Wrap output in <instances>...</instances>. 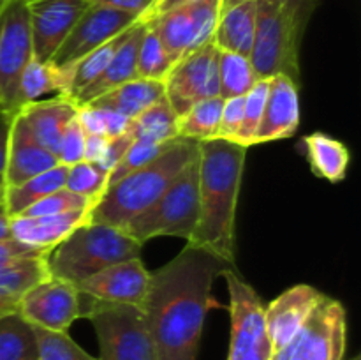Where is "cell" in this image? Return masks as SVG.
<instances>
[{"instance_id": "cell-33", "label": "cell", "mask_w": 361, "mask_h": 360, "mask_svg": "<svg viewBox=\"0 0 361 360\" xmlns=\"http://www.w3.org/2000/svg\"><path fill=\"white\" fill-rule=\"evenodd\" d=\"M129 28H127V30H129ZM126 32H122L120 35L113 37L111 41L104 42V44L99 46L97 49H94L92 53L85 55L83 59L74 66L73 76H71L69 95H67V97L73 99L78 92L87 88L92 81H95L99 76H101L102 71H104L106 67H108V64L111 62L113 55L116 53L118 46L122 44L123 37H126Z\"/></svg>"}, {"instance_id": "cell-16", "label": "cell", "mask_w": 361, "mask_h": 360, "mask_svg": "<svg viewBox=\"0 0 361 360\" xmlns=\"http://www.w3.org/2000/svg\"><path fill=\"white\" fill-rule=\"evenodd\" d=\"M150 272L141 258L120 261L102 268L97 274L78 282L80 295L101 304H126L143 307L147 299Z\"/></svg>"}, {"instance_id": "cell-29", "label": "cell", "mask_w": 361, "mask_h": 360, "mask_svg": "<svg viewBox=\"0 0 361 360\" xmlns=\"http://www.w3.org/2000/svg\"><path fill=\"white\" fill-rule=\"evenodd\" d=\"M0 360H39L34 327L18 311L0 318Z\"/></svg>"}, {"instance_id": "cell-28", "label": "cell", "mask_w": 361, "mask_h": 360, "mask_svg": "<svg viewBox=\"0 0 361 360\" xmlns=\"http://www.w3.org/2000/svg\"><path fill=\"white\" fill-rule=\"evenodd\" d=\"M71 78L66 73L53 67L49 62H39L32 56L25 66L20 76V87H18V102L20 108L27 102L39 101L44 94L69 95Z\"/></svg>"}, {"instance_id": "cell-14", "label": "cell", "mask_w": 361, "mask_h": 360, "mask_svg": "<svg viewBox=\"0 0 361 360\" xmlns=\"http://www.w3.org/2000/svg\"><path fill=\"white\" fill-rule=\"evenodd\" d=\"M18 313L32 327L67 332L80 318V292L73 282L48 277L23 293Z\"/></svg>"}, {"instance_id": "cell-9", "label": "cell", "mask_w": 361, "mask_h": 360, "mask_svg": "<svg viewBox=\"0 0 361 360\" xmlns=\"http://www.w3.org/2000/svg\"><path fill=\"white\" fill-rule=\"evenodd\" d=\"M348 318L337 299L324 295L298 334L271 360H345Z\"/></svg>"}, {"instance_id": "cell-1", "label": "cell", "mask_w": 361, "mask_h": 360, "mask_svg": "<svg viewBox=\"0 0 361 360\" xmlns=\"http://www.w3.org/2000/svg\"><path fill=\"white\" fill-rule=\"evenodd\" d=\"M231 265L187 246L176 258L150 272L143 313L159 360H196L212 284Z\"/></svg>"}, {"instance_id": "cell-15", "label": "cell", "mask_w": 361, "mask_h": 360, "mask_svg": "<svg viewBox=\"0 0 361 360\" xmlns=\"http://www.w3.org/2000/svg\"><path fill=\"white\" fill-rule=\"evenodd\" d=\"M92 0H32L30 13L32 56L39 62H49L56 49L69 35Z\"/></svg>"}, {"instance_id": "cell-37", "label": "cell", "mask_w": 361, "mask_h": 360, "mask_svg": "<svg viewBox=\"0 0 361 360\" xmlns=\"http://www.w3.org/2000/svg\"><path fill=\"white\" fill-rule=\"evenodd\" d=\"M39 360H99L88 355L67 332H51L34 327Z\"/></svg>"}, {"instance_id": "cell-26", "label": "cell", "mask_w": 361, "mask_h": 360, "mask_svg": "<svg viewBox=\"0 0 361 360\" xmlns=\"http://www.w3.org/2000/svg\"><path fill=\"white\" fill-rule=\"evenodd\" d=\"M127 134L133 140L157 145L178 140V116L173 112L166 95H162L143 113L134 116L127 127Z\"/></svg>"}, {"instance_id": "cell-30", "label": "cell", "mask_w": 361, "mask_h": 360, "mask_svg": "<svg viewBox=\"0 0 361 360\" xmlns=\"http://www.w3.org/2000/svg\"><path fill=\"white\" fill-rule=\"evenodd\" d=\"M46 258H28L7 267H0V300L18 302L25 292L37 282L51 277Z\"/></svg>"}, {"instance_id": "cell-23", "label": "cell", "mask_w": 361, "mask_h": 360, "mask_svg": "<svg viewBox=\"0 0 361 360\" xmlns=\"http://www.w3.org/2000/svg\"><path fill=\"white\" fill-rule=\"evenodd\" d=\"M257 0L236 6L219 14L214 32V44L222 52L249 56L256 32Z\"/></svg>"}, {"instance_id": "cell-24", "label": "cell", "mask_w": 361, "mask_h": 360, "mask_svg": "<svg viewBox=\"0 0 361 360\" xmlns=\"http://www.w3.org/2000/svg\"><path fill=\"white\" fill-rule=\"evenodd\" d=\"M162 95H164V81L134 78V80L106 92L104 95L94 99L88 104L113 109V112L133 120L134 116H137L145 109L150 108L154 102H157Z\"/></svg>"}, {"instance_id": "cell-56", "label": "cell", "mask_w": 361, "mask_h": 360, "mask_svg": "<svg viewBox=\"0 0 361 360\" xmlns=\"http://www.w3.org/2000/svg\"><path fill=\"white\" fill-rule=\"evenodd\" d=\"M0 106H2V97H0Z\"/></svg>"}, {"instance_id": "cell-6", "label": "cell", "mask_w": 361, "mask_h": 360, "mask_svg": "<svg viewBox=\"0 0 361 360\" xmlns=\"http://www.w3.org/2000/svg\"><path fill=\"white\" fill-rule=\"evenodd\" d=\"M80 318L90 320L99 341V360H159L141 307L101 304L80 295Z\"/></svg>"}, {"instance_id": "cell-43", "label": "cell", "mask_w": 361, "mask_h": 360, "mask_svg": "<svg viewBox=\"0 0 361 360\" xmlns=\"http://www.w3.org/2000/svg\"><path fill=\"white\" fill-rule=\"evenodd\" d=\"M130 143H133V138H130L127 133L120 134V136H115V138H109L101 161L94 162V164L97 166L104 175L109 176V173H111L113 168L118 164L120 159L123 157V154H126V150L129 148Z\"/></svg>"}, {"instance_id": "cell-11", "label": "cell", "mask_w": 361, "mask_h": 360, "mask_svg": "<svg viewBox=\"0 0 361 360\" xmlns=\"http://www.w3.org/2000/svg\"><path fill=\"white\" fill-rule=\"evenodd\" d=\"M164 95L176 116L207 99L221 95L219 48L214 41L182 56L164 78Z\"/></svg>"}, {"instance_id": "cell-3", "label": "cell", "mask_w": 361, "mask_h": 360, "mask_svg": "<svg viewBox=\"0 0 361 360\" xmlns=\"http://www.w3.org/2000/svg\"><path fill=\"white\" fill-rule=\"evenodd\" d=\"M197 154V141L185 138L171 141L157 159L106 187L101 200L90 210V221L123 228L130 219L154 205Z\"/></svg>"}, {"instance_id": "cell-20", "label": "cell", "mask_w": 361, "mask_h": 360, "mask_svg": "<svg viewBox=\"0 0 361 360\" xmlns=\"http://www.w3.org/2000/svg\"><path fill=\"white\" fill-rule=\"evenodd\" d=\"M16 113L23 120L30 136L41 147L56 155L60 138L67 124L78 115V106L66 95H55L44 101L27 102Z\"/></svg>"}, {"instance_id": "cell-25", "label": "cell", "mask_w": 361, "mask_h": 360, "mask_svg": "<svg viewBox=\"0 0 361 360\" xmlns=\"http://www.w3.org/2000/svg\"><path fill=\"white\" fill-rule=\"evenodd\" d=\"M310 168L321 179L337 184L345 179L351 162V152L342 141L324 133H312L303 138Z\"/></svg>"}, {"instance_id": "cell-41", "label": "cell", "mask_w": 361, "mask_h": 360, "mask_svg": "<svg viewBox=\"0 0 361 360\" xmlns=\"http://www.w3.org/2000/svg\"><path fill=\"white\" fill-rule=\"evenodd\" d=\"M242 119H243V95L242 97L224 99L221 124H219L217 140L235 141L236 134H238L240 131V126H242Z\"/></svg>"}, {"instance_id": "cell-55", "label": "cell", "mask_w": 361, "mask_h": 360, "mask_svg": "<svg viewBox=\"0 0 361 360\" xmlns=\"http://www.w3.org/2000/svg\"><path fill=\"white\" fill-rule=\"evenodd\" d=\"M6 2H7V0H0V7H2Z\"/></svg>"}, {"instance_id": "cell-10", "label": "cell", "mask_w": 361, "mask_h": 360, "mask_svg": "<svg viewBox=\"0 0 361 360\" xmlns=\"http://www.w3.org/2000/svg\"><path fill=\"white\" fill-rule=\"evenodd\" d=\"M32 59L28 0H7L0 7V97L2 106L16 113L18 87L25 66Z\"/></svg>"}, {"instance_id": "cell-21", "label": "cell", "mask_w": 361, "mask_h": 360, "mask_svg": "<svg viewBox=\"0 0 361 360\" xmlns=\"http://www.w3.org/2000/svg\"><path fill=\"white\" fill-rule=\"evenodd\" d=\"M90 221V210H74L56 215H16L11 217V235L25 246L49 251L66 240L81 224Z\"/></svg>"}, {"instance_id": "cell-48", "label": "cell", "mask_w": 361, "mask_h": 360, "mask_svg": "<svg viewBox=\"0 0 361 360\" xmlns=\"http://www.w3.org/2000/svg\"><path fill=\"white\" fill-rule=\"evenodd\" d=\"M109 138L99 136V134H87L85 136V155L83 161L88 162H99L101 161L102 154L106 150Z\"/></svg>"}, {"instance_id": "cell-27", "label": "cell", "mask_w": 361, "mask_h": 360, "mask_svg": "<svg viewBox=\"0 0 361 360\" xmlns=\"http://www.w3.org/2000/svg\"><path fill=\"white\" fill-rule=\"evenodd\" d=\"M66 179L67 166L59 164L55 168L48 169V172L39 173V175L25 180L20 186L6 187L4 205H6L9 217H16V215L23 214L35 201L42 200V198L55 193V191L63 189L66 187Z\"/></svg>"}, {"instance_id": "cell-57", "label": "cell", "mask_w": 361, "mask_h": 360, "mask_svg": "<svg viewBox=\"0 0 361 360\" xmlns=\"http://www.w3.org/2000/svg\"><path fill=\"white\" fill-rule=\"evenodd\" d=\"M28 2H32V0H28Z\"/></svg>"}, {"instance_id": "cell-51", "label": "cell", "mask_w": 361, "mask_h": 360, "mask_svg": "<svg viewBox=\"0 0 361 360\" xmlns=\"http://www.w3.org/2000/svg\"><path fill=\"white\" fill-rule=\"evenodd\" d=\"M245 2H252V0H219V14L226 13V11L233 9L236 6H242Z\"/></svg>"}, {"instance_id": "cell-40", "label": "cell", "mask_w": 361, "mask_h": 360, "mask_svg": "<svg viewBox=\"0 0 361 360\" xmlns=\"http://www.w3.org/2000/svg\"><path fill=\"white\" fill-rule=\"evenodd\" d=\"M85 129L81 127L78 115L67 124L66 131H63L62 138L59 143V152H56V159L60 164L73 166L76 162L83 161L85 155Z\"/></svg>"}, {"instance_id": "cell-46", "label": "cell", "mask_w": 361, "mask_h": 360, "mask_svg": "<svg viewBox=\"0 0 361 360\" xmlns=\"http://www.w3.org/2000/svg\"><path fill=\"white\" fill-rule=\"evenodd\" d=\"M95 108H97V106H95ZM101 112H102V119H104L106 138H115V136H120V134L127 133V127H129V122H130L127 116L120 115V113L113 112V109H108V108H101Z\"/></svg>"}, {"instance_id": "cell-53", "label": "cell", "mask_w": 361, "mask_h": 360, "mask_svg": "<svg viewBox=\"0 0 361 360\" xmlns=\"http://www.w3.org/2000/svg\"><path fill=\"white\" fill-rule=\"evenodd\" d=\"M4 196H6V182H4V176H0V203L4 201Z\"/></svg>"}, {"instance_id": "cell-7", "label": "cell", "mask_w": 361, "mask_h": 360, "mask_svg": "<svg viewBox=\"0 0 361 360\" xmlns=\"http://www.w3.org/2000/svg\"><path fill=\"white\" fill-rule=\"evenodd\" d=\"M302 37L284 11L268 0H257L256 32L249 55L257 80H270L282 74L300 83Z\"/></svg>"}, {"instance_id": "cell-2", "label": "cell", "mask_w": 361, "mask_h": 360, "mask_svg": "<svg viewBox=\"0 0 361 360\" xmlns=\"http://www.w3.org/2000/svg\"><path fill=\"white\" fill-rule=\"evenodd\" d=\"M249 148L226 140L200 143V217L187 246L235 263V221Z\"/></svg>"}, {"instance_id": "cell-31", "label": "cell", "mask_w": 361, "mask_h": 360, "mask_svg": "<svg viewBox=\"0 0 361 360\" xmlns=\"http://www.w3.org/2000/svg\"><path fill=\"white\" fill-rule=\"evenodd\" d=\"M222 106H224V99L217 95L187 109L182 116H178V138L194 140L197 143L217 140Z\"/></svg>"}, {"instance_id": "cell-39", "label": "cell", "mask_w": 361, "mask_h": 360, "mask_svg": "<svg viewBox=\"0 0 361 360\" xmlns=\"http://www.w3.org/2000/svg\"><path fill=\"white\" fill-rule=\"evenodd\" d=\"M171 143V141H169ZM169 143L157 145V143H148V141H137L133 140V143L129 145V148L126 150L123 157L120 159L118 164L113 168V172L108 176V186L118 182L123 176H127L129 173L136 172V169L143 168L145 164L152 162L154 159H157L162 152L168 148Z\"/></svg>"}, {"instance_id": "cell-54", "label": "cell", "mask_w": 361, "mask_h": 360, "mask_svg": "<svg viewBox=\"0 0 361 360\" xmlns=\"http://www.w3.org/2000/svg\"><path fill=\"white\" fill-rule=\"evenodd\" d=\"M351 360H361V356H360V355H356V356H353Z\"/></svg>"}, {"instance_id": "cell-38", "label": "cell", "mask_w": 361, "mask_h": 360, "mask_svg": "<svg viewBox=\"0 0 361 360\" xmlns=\"http://www.w3.org/2000/svg\"><path fill=\"white\" fill-rule=\"evenodd\" d=\"M94 205V201L88 200V198L71 193V191H67L66 187H63V189L55 191V193L48 194V196H44L42 200L35 201L34 205H30V207L20 215H30V217H35V215H56L74 210H92Z\"/></svg>"}, {"instance_id": "cell-45", "label": "cell", "mask_w": 361, "mask_h": 360, "mask_svg": "<svg viewBox=\"0 0 361 360\" xmlns=\"http://www.w3.org/2000/svg\"><path fill=\"white\" fill-rule=\"evenodd\" d=\"M92 2L102 4V6L123 11V13L134 14V16H137L140 20H143V16L152 9L155 0H92Z\"/></svg>"}, {"instance_id": "cell-13", "label": "cell", "mask_w": 361, "mask_h": 360, "mask_svg": "<svg viewBox=\"0 0 361 360\" xmlns=\"http://www.w3.org/2000/svg\"><path fill=\"white\" fill-rule=\"evenodd\" d=\"M219 20V0H196L145 21L175 62L212 41Z\"/></svg>"}, {"instance_id": "cell-44", "label": "cell", "mask_w": 361, "mask_h": 360, "mask_svg": "<svg viewBox=\"0 0 361 360\" xmlns=\"http://www.w3.org/2000/svg\"><path fill=\"white\" fill-rule=\"evenodd\" d=\"M48 256L46 251H39L35 247L25 246V244L18 242V240L9 239L0 242V267H7L16 261L28 260V258H41Z\"/></svg>"}, {"instance_id": "cell-17", "label": "cell", "mask_w": 361, "mask_h": 360, "mask_svg": "<svg viewBox=\"0 0 361 360\" xmlns=\"http://www.w3.org/2000/svg\"><path fill=\"white\" fill-rule=\"evenodd\" d=\"M324 293L310 284H296L264 307V321L274 352L288 344L305 325Z\"/></svg>"}, {"instance_id": "cell-5", "label": "cell", "mask_w": 361, "mask_h": 360, "mask_svg": "<svg viewBox=\"0 0 361 360\" xmlns=\"http://www.w3.org/2000/svg\"><path fill=\"white\" fill-rule=\"evenodd\" d=\"M200 217V154L180 172L154 205L130 219L123 232L143 246L157 236L189 240Z\"/></svg>"}, {"instance_id": "cell-32", "label": "cell", "mask_w": 361, "mask_h": 360, "mask_svg": "<svg viewBox=\"0 0 361 360\" xmlns=\"http://www.w3.org/2000/svg\"><path fill=\"white\" fill-rule=\"evenodd\" d=\"M257 81L249 56L219 49V87L222 99L242 97Z\"/></svg>"}, {"instance_id": "cell-22", "label": "cell", "mask_w": 361, "mask_h": 360, "mask_svg": "<svg viewBox=\"0 0 361 360\" xmlns=\"http://www.w3.org/2000/svg\"><path fill=\"white\" fill-rule=\"evenodd\" d=\"M145 27H147V23L140 20L126 32V37H123L122 44L118 46L116 53L113 55L111 62H109L108 67L102 71L101 76L95 81H92L87 88L78 92V94L71 99L78 108L88 104V102H92L94 99L101 97V95L113 90V88H116L118 85H123L127 83V81L137 78V49H140V42L141 37H143Z\"/></svg>"}, {"instance_id": "cell-4", "label": "cell", "mask_w": 361, "mask_h": 360, "mask_svg": "<svg viewBox=\"0 0 361 360\" xmlns=\"http://www.w3.org/2000/svg\"><path fill=\"white\" fill-rule=\"evenodd\" d=\"M141 247L122 228L88 221L53 247L46 263L51 277L78 284L109 265L141 258Z\"/></svg>"}, {"instance_id": "cell-49", "label": "cell", "mask_w": 361, "mask_h": 360, "mask_svg": "<svg viewBox=\"0 0 361 360\" xmlns=\"http://www.w3.org/2000/svg\"><path fill=\"white\" fill-rule=\"evenodd\" d=\"M192 2H196V0H155V4L152 6V9L145 14L143 20L141 21H148V20H152V18L159 16V14L168 13V11L176 9V7L187 6V4H192Z\"/></svg>"}, {"instance_id": "cell-50", "label": "cell", "mask_w": 361, "mask_h": 360, "mask_svg": "<svg viewBox=\"0 0 361 360\" xmlns=\"http://www.w3.org/2000/svg\"><path fill=\"white\" fill-rule=\"evenodd\" d=\"M9 239H13V235H11V217L9 214H7L6 205H4L2 201V203H0V242Z\"/></svg>"}, {"instance_id": "cell-8", "label": "cell", "mask_w": 361, "mask_h": 360, "mask_svg": "<svg viewBox=\"0 0 361 360\" xmlns=\"http://www.w3.org/2000/svg\"><path fill=\"white\" fill-rule=\"evenodd\" d=\"M229 292V332L228 360H271L274 346L264 321V307L256 289L243 281L233 267L221 272Z\"/></svg>"}, {"instance_id": "cell-35", "label": "cell", "mask_w": 361, "mask_h": 360, "mask_svg": "<svg viewBox=\"0 0 361 360\" xmlns=\"http://www.w3.org/2000/svg\"><path fill=\"white\" fill-rule=\"evenodd\" d=\"M268 85H270V80H259L243 95V119L238 134L235 138V143L245 148L254 145V138H256L257 127L263 119L264 104H267Z\"/></svg>"}, {"instance_id": "cell-36", "label": "cell", "mask_w": 361, "mask_h": 360, "mask_svg": "<svg viewBox=\"0 0 361 360\" xmlns=\"http://www.w3.org/2000/svg\"><path fill=\"white\" fill-rule=\"evenodd\" d=\"M106 187H108V175H104L94 162L80 161L73 166H67L66 189L71 193L80 194L97 203Z\"/></svg>"}, {"instance_id": "cell-52", "label": "cell", "mask_w": 361, "mask_h": 360, "mask_svg": "<svg viewBox=\"0 0 361 360\" xmlns=\"http://www.w3.org/2000/svg\"><path fill=\"white\" fill-rule=\"evenodd\" d=\"M18 311V302H9V300H0V318L6 314Z\"/></svg>"}, {"instance_id": "cell-34", "label": "cell", "mask_w": 361, "mask_h": 360, "mask_svg": "<svg viewBox=\"0 0 361 360\" xmlns=\"http://www.w3.org/2000/svg\"><path fill=\"white\" fill-rule=\"evenodd\" d=\"M173 66H175V60L166 52L162 42L159 41L157 34L147 25L143 37H141L140 49H137V78L164 81Z\"/></svg>"}, {"instance_id": "cell-18", "label": "cell", "mask_w": 361, "mask_h": 360, "mask_svg": "<svg viewBox=\"0 0 361 360\" xmlns=\"http://www.w3.org/2000/svg\"><path fill=\"white\" fill-rule=\"evenodd\" d=\"M298 126V83L282 74L270 78L267 104H264L263 119H261L256 138H254V145L286 140L296 133Z\"/></svg>"}, {"instance_id": "cell-42", "label": "cell", "mask_w": 361, "mask_h": 360, "mask_svg": "<svg viewBox=\"0 0 361 360\" xmlns=\"http://www.w3.org/2000/svg\"><path fill=\"white\" fill-rule=\"evenodd\" d=\"M268 2L284 11L302 35L305 34L310 16L317 6V0H268Z\"/></svg>"}, {"instance_id": "cell-47", "label": "cell", "mask_w": 361, "mask_h": 360, "mask_svg": "<svg viewBox=\"0 0 361 360\" xmlns=\"http://www.w3.org/2000/svg\"><path fill=\"white\" fill-rule=\"evenodd\" d=\"M14 112H9L4 106H0V176H4L7 159V143H9L11 122H13Z\"/></svg>"}, {"instance_id": "cell-12", "label": "cell", "mask_w": 361, "mask_h": 360, "mask_svg": "<svg viewBox=\"0 0 361 360\" xmlns=\"http://www.w3.org/2000/svg\"><path fill=\"white\" fill-rule=\"evenodd\" d=\"M136 21H140V18L134 14L92 2L90 7L76 21L69 35L63 39L49 64L71 78L74 66L85 55L126 32Z\"/></svg>"}, {"instance_id": "cell-19", "label": "cell", "mask_w": 361, "mask_h": 360, "mask_svg": "<svg viewBox=\"0 0 361 360\" xmlns=\"http://www.w3.org/2000/svg\"><path fill=\"white\" fill-rule=\"evenodd\" d=\"M59 164L56 155L41 147L30 136L23 120L18 116V113H14L9 131V143H7L6 169H4L6 187L20 186L25 180L48 172Z\"/></svg>"}]
</instances>
